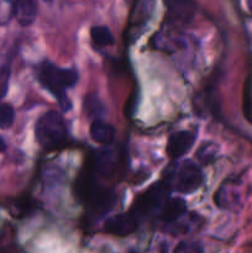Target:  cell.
Returning <instances> with one entry per match:
<instances>
[{"instance_id":"obj_5","label":"cell","mask_w":252,"mask_h":253,"mask_svg":"<svg viewBox=\"0 0 252 253\" xmlns=\"http://www.w3.org/2000/svg\"><path fill=\"white\" fill-rule=\"evenodd\" d=\"M195 142L194 133L190 131H178L170 135L167 142V153L173 160L187 155Z\"/></svg>"},{"instance_id":"obj_16","label":"cell","mask_w":252,"mask_h":253,"mask_svg":"<svg viewBox=\"0 0 252 253\" xmlns=\"http://www.w3.org/2000/svg\"><path fill=\"white\" fill-rule=\"evenodd\" d=\"M173 253H204V250L198 242L182 241L175 246Z\"/></svg>"},{"instance_id":"obj_17","label":"cell","mask_w":252,"mask_h":253,"mask_svg":"<svg viewBox=\"0 0 252 253\" xmlns=\"http://www.w3.org/2000/svg\"><path fill=\"white\" fill-rule=\"evenodd\" d=\"M6 151V143H5L4 138L0 137V152H5Z\"/></svg>"},{"instance_id":"obj_18","label":"cell","mask_w":252,"mask_h":253,"mask_svg":"<svg viewBox=\"0 0 252 253\" xmlns=\"http://www.w3.org/2000/svg\"><path fill=\"white\" fill-rule=\"evenodd\" d=\"M44 1H48L49 2V1H52V0H44Z\"/></svg>"},{"instance_id":"obj_15","label":"cell","mask_w":252,"mask_h":253,"mask_svg":"<svg viewBox=\"0 0 252 253\" xmlns=\"http://www.w3.org/2000/svg\"><path fill=\"white\" fill-rule=\"evenodd\" d=\"M215 152H216V145L211 142L203 143L202 147L198 150V158L202 163H209L210 161L214 160Z\"/></svg>"},{"instance_id":"obj_3","label":"cell","mask_w":252,"mask_h":253,"mask_svg":"<svg viewBox=\"0 0 252 253\" xmlns=\"http://www.w3.org/2000/svg\"><path fill=\"white\" fill-rule=\"evenodd\" d=\"M202 182V170L192 161H184L166 170V185L180 194L195 192L199 189Z\"/></svg>"},{"instance_id":"obj_4","label":"cell","mask_w":252,"mask_h":253,"mask_svg":"<svg viewBox=\"0 0 252 253\" xmlns=\"http://www.w3.org/2000/svg\"><path fill=\"white\" fill-rule=\"evenodd\" d=\"M168 187L162 183L153 184L152 187L148 188L145 194L140 198L136 203L135 212H132L136 217L138 215H146L155 211L156 209H160L163 207L166 200L168 199Z\"/></svg>"},{"instance_id":"obj_9","label":"cell","mask_w":252,"mask_h":253,"mask_svg":"<svg viewBox=\"0 0 252 253\" xmlns=\"http://www.w3.org/2000/svg\"><path fill=\"white\" fill-rule=\"evenodd\" d=\"M161 219L165 222H174L183 216L187 211V203L182 198H172L167 199L163 207L161 208Z\"/></svg>"},{"instance_id":"obj_8","label":"cell","mask_w":252,"mask_h":253,"mask_svg":"<svg viewBox=\"0 0 252 253\" xmlns=\"http://www.w3.org/2000/svg\"><path fill=\"white\" fill-rule=\"evenodd\" d=\"M14 15L21 26H29L37 16L36 0H15Z\"/></svg>"},{"instance_id":"obj_10","label":"cell","mask_w":252,"mask_h":253,"mask_svg":"<svg viewBox=\"0 0 252 253\" xmlns=\"http://www.w3.org/2000/svg\"><path fill=\"white\" fill-rule=\"evenodd\" d=\"M90 137L99 145H110L115 138V128L111 124L95 120L90 126Z\"/></svg>"},{"instance_id":"obj_7","label":"cell","mask_w":252,"mask_h":253,"mask_svg":"<svg viewBox=\"0 0 252 253\" xmlns=\"http://www.w3.org/2000/svg\"><path fill=\"white\" fill-rule=\"evenodd\" d=\"M168 12L177 21L188 22L194 15V0H165Z\"/></svg>"},{"instance_id":"obj_6","label":"cell","mask_w":252,"mask_h":253,"mask_svg":"<svg viewBox=\"0 0 252 253\" xmlns=\"http://www.w3.org/2000/svg\"><path fill=\"white\" fill-rule=\"evenodd\" d=\"M137 229V217L131 214H119L105 222V231L114 236H128Z\"/></svg>"},{"instance_id":"obj_13","label":"cell","mask_w":252,"mask_h":253,"mask_svg":"<svg viewBox=\"0 0 252 253\" xmlns=\"http://www.w3.org/2000/svg\"><path fill=\"white\" fill-rule=\"evenodd\" d=\"M96 166L98 169L103 173H109L114 168V155L111 151L104 150L98 153L96 157Z\"/></svg>"},{"instance_id":"obj_12","label":"cell","mask_w":252,"mask_h":253,"mask_svg":"<svg viewBox=\"0 0 252 253\" xmlns=\"http://www.w3.org/2000/svg\"><path fill=\"white\" fill-rule=\"evenodd\" d=\"M90 36L94 43L99 47L111 46V44H114V42H115V39H114V35L111 34L110 29L104 26V25L91 27Z\"/></svg>"},{"instance_id":"obj_2","label":"cell","mask_w":252,"mask_h":253,"mask_svg":"<svg viewBox=\"0 0 252 253\" xmlns=\"http://www.w3.org/2000/svg\"><path fill=\"white\" fill-rule=\"evenodd\" d=\"M35 135L42 147L46 150H57L67 141L66 123L57 111H47L37 120Z\"/></svg>"},{"instance_id":"obj_11","label":"cell","mask_w":252,"mask_h":253,"mask_svg":"<svg viewBox=\"0 0 252 253\" xmlns=\"http://www.w3.org/2000/svg\"><path fill=\"white\" fill-rule=\"evenodd\" d=\"M152 2L153 0H141L137 6H135V11H133L130 20V26H128L130 32L128 34L136 36L137 30L146 24L147 19L150 17L151 11H152Z\"/></svg>"},{"instance_id":"obj_1","label":"cell","mask_w":252,"mask_h":253,"mask_svg":"<svg viewBox=\"0 0 252 253\" xmlns=\"http://www.w3.org/2000/svg\"><path fill=\"white\" fill-rule=\"evenodd\" d=\"M40 83L58 100L63 111L71 110L72 104L67 98V89L73 88L78 81V74L74 69L59 68L51 62H43L37 69Z\"/></svg>"},{"instance_id":"obj_14","label":"cell","mask_w":252,"mask_h":253,"mask_svg":"<svg viewBox=\"0 0 252 253\" xmlns=\"http://www.w3.org/2000/svg\"><path fill=\"white\" fill-rule=\"evenodd\" d=\"M15 119V110L9 104L0 105V128H9Z\"/></svg>"}]
</instances>
